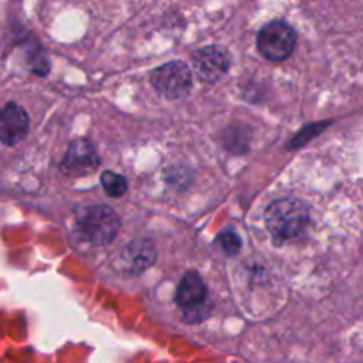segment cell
<instances>
[{"mask_svg":"<svg viewBox=\"0 0 363 363\" xmlns=\"http://www.w3.org/2000/svg\"><path fill=\"white\" fill-rule=\"evenodd\" d=\"M266 227L275 243H294L301 240L311 227L307 204L294 197L277 199L266 209Z\"/></svg>","mask_w":363,"mask_h":363,"instance_id":"6da1fadb","label":"cell"},{"mask_svg":"<svg viewBox=\"0 0 363 363\" xmlns=\"http://www.w3.org/2000/svg\"><path fill=\"white\" fill-rule=\"evenodd\" d=\"M77 225L85 241L92 245H108L121 230V220L108 206H89L77 216Z\"/></svg>","mask_w":363,"mask_h":363,"instance_id":"7a4b0ae2","label":"cell"},{"mask_svg":"<svg viewBox=\"0 0 363 363\" xmlns=\"http://www.w3.org/2000/svg\"><path fill=\"white\" fill-rule=\"evenodd\" d=\"M257 48L264 59L273 62L286 60L296 48V32L282 20L269 21L259 32Z\"/></svg>","mask_w":363,"mask_h":363,"instance_id":"3957f363","label":"cell"},{"mask_svg":"<svg viewBox=\"0 0 363 363\" xmlns=\"http://www.w3.org/2000/svg\"><path fill=\"white\" fill-rule=\"evenodd\" d=\"M152 85L163 98H184L191 89V69L181 60L167 62L152 73Z\"/></svg>","mask_w":363,"mask_h":363,"instance_id":"277c9868","label":"cell"},{"mask_svg":"<svg viewBox=\"0 0 363 363\" xmlns=\"http://www.w3.org/2000/svg\"><path fill=\"white\" fill-rule=\"evenodd\" d=\"M99 167V156L96 152L94 145L85 138L73 140L67 147L66 156H64L60 169L64 174L73 177L87 176L92 174Z\"/></svg>","mask_w":363,"mask_h":363,"instance_id":"5b68a950","label":"cell"},{"mask_svg":"<svg viewBox=\"0 0 363 363\" xmlns=\"http://www.w3.org/2000/svg\"><path fill=\"white\" fill-rule=\"evenodd\" d=\"M229 53L220 46H204L194 53V67L204 82H216L229 69Z\"/></svg>","mask_w":363,"mask_h":363,"instance_id":"8992f818","label":"cell"},{"mask_svg":"<svg viewBox=\"0 0 363 363\" xmlns=\"http://www.w3.org/2000/svg\"><path fill=\"white\" fill-rule=\"evenodd\" d=\"M28 133V116L16 103H7L0 108V142L14 145Z\"/></svg>","mask_w":363,"mask_h":363,"instance_id":"52a82bcc","label":"cell"},{"mask_svg":"<svg viewBox=\"0 0 363 363\" xmlns=\"http://www.w3.org/2000/svg\"><path fill=\"white\" fill-rule=\"evenodd\" d=\"M206 294H208V289H206V284L202 282L201 275L195 272H188L184 273L179 286H177L176 303L183 311H191V308L204 305Z\"/></svg>","mask_w":363,"mask_h":363,"instance_id":"ba28073f","label":"cell"},{"mask_svg":"<svg viewBox=\"0 0 363 363\" xmlns=\"http://www.w3.org/2000/svg\"><path fill=\"white\" fill-rule=\"evenodd\" d=\"M123 259L124 264H128V272L142 273L156 261V248L149 241H135L124 248Z\"/></svg>","mask_w":363,"mask_h":363,"instance_id":"9c48e42d","label":"cell"},{"mask_svg":"<svg viewBox=\"0 0 363 363\" xmlns=\"http://www.w3.org/2000/svg\"><path fill=\"white\" fill-rule=\"evenodd\" d=\"M101 184L103 188H105L106 194H108L110 197L116 199L123 197L128 190L126 177H123L121 174L110 172V170H105V172L101 174Z\"/></svg>","mask_w":363,"mask_h":363,"instance_id":"30bf717a","label":"cell"},{"mask_svg":"<svg viewBox=\"0 0 363 363\" xmlns=\"http://www.w3.org/2000/svg\"><path fill=\"white\" fill-rule=\"evenodd\" d=\"M218 243L227 255H234L241 248L240 236L236 233H233V230H225V233L220 234Z\"/></svg>","mask_w":363,"mask_h":363,"instance_id":"8fae6325","label":"cell"}]
</instances>
